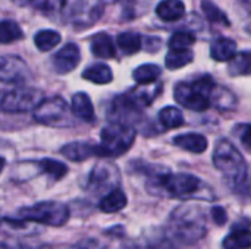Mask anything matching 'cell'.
Listing matches in <instances>:
<instances>
[{"label": "cell", "mask_w": 251, "mask_h": 249, "mask_svg": "<svg viewBox=\"0 0 251 249\" xmlns=\"http://www.w3.org/2000/svg\"><path fill=\"white\" fill-rule=\"evenodd\" d=\"M119 50L125 54H134L143 47V37L135 31H124L116 37Z\"/></svg>", "instance_id": "19"}, {"label": "cell", "mask_w": 251, "mask_h": 249, "mask_svg": "<svg viewBox=\"0 0 251 249\" xmlns=\"http://www.w3.org/2000/svg\"><path fill=\"white\" fill-rule=\"evenodd\" d=\"M29 76H31L29 69L21 57L12 56V54H6L1 57L0 79L3 82H10V84L19 85V84L25 82Z\"/></svg>", "instance_id": "10"}, {"label": "cell", "mask_w": 251, "mask_h": 249, "mask_svg": "<svg viewBox=\"0 0 251 249\" xmlns=\"http://www.w3.org/2000/svg\"><path fill=\"white\" fill-rule=\"evenodd\" d=\"M41 92L34 88H13L1 95V110L6 113H22L35 109L41 103Z\"/></svg>", "instance_id": "8"}, {"label": "cell", "mask_w": 251, "mask_h": 249, "mask_svg": "<svg viewBox=\"0 0 251 249\" xmlns=\"http://www.w3.org/2000/svg\"><path fill=\"white\" fill-rule=\"evenodd\" d=\"M135 139V131L125 123H112L103 128L100 134V144L96 145V156L119 157L125 154Z\"/></svg>", "instance_id": "6"}, {"label": "cell", "mask_w": 251, "mask_h": 249, "mask_svg": "<svg viewBox=\"0 0 251 249\" xmlns=\"http://www.w3.org/2000/svg\"><path fill=\"white\" fill-rule=\"evenodd\" d=\"M212 100H213V103L219 109H232L235 106V103H237L235 95L229 90L222 88V87H216L215 88L213 95H212Z\"/></svg>", "instance_id": "31"}, {"label": "cell", "mask_w": 251, "mask_h": 249, "mask_svg": "<svg viewBox=\"0 0 251 249\" xmlns=\"http://www.w3.org/2000/svg\"><path fill=\"white\" fill-rule=\"evenodd\" d=\"M228 72L232 76H250L251 75V50L237 53L229 62Z\"/></svg>", "instance_id": "21"}, {"label": "cell", "mask_w": 251, "mask_h": 249, "mask_svg": "<svg viewBox=\"0 0 251 249\" xmlns=\"http://www.w3.org/2000/svg\"><path fill=\"white\" fill-rule=\"evenodd\" d=\"M201 10L204 13V16L207 18V21H210L212 23H221V25H229L228 16L224 10H221L215 3H212L210 0H203L201 1Z\"/></svg>", "instance_id": "29"}, {"label": "cell", "mask_w": 251, "mask_h": 249, "mask_svg": "<svg viewBox=\"0 0 251 249\" xmlns=\"http://www.w3.org/2000/svg\"><path fill=\"white\" fill-rule=\"evenodd\" d=\"M241 1H243V3H244L246 6H249V7L251 9V0H241Z\"/></svg>", "instance_id": "39"}, {"label": "cell", "mask_w": 251, "mask_h": 249, "mask_svg": "<svg viewBox=\"0 0 251 249\" xmlns=\"http://www.w3.org/2000/svg\"><path fill=\"white\" fill-rule=\"evenodd\" d=\"M82 78L90 81V82H94V84H99V85H104V84L112 82L113 73H112V69L107 65L96 63V65L88 66L82 72Z\"/></svg>", "instance_id": "20"}, {"label": "cell", "mask_w": 251, "mask_h": 249, "mask_svg": "<svg viewBox=\"0 0 251 249\" xmlns=\"http://www.w3.org/2000/svg\"><path fill=\"white\" fill-rule=\"evenodd\" d=\"M71 110H72L74 116H76L78 119H81L84 122H94L96 120L93 103L85 92H76L72 97Z\"/></svg>", "instance_id": "14"}, {"label": "cell", "mask_w": 251, "mask_h": 249, "mask_svg": "<svg viewBox=\"0 0 251 249\" xmlns=\"http://www.w3.org/2000/svg\"><path fill=\"white\" fill-rule=\"evenodd\" d=\"M212 219L218 226H222L228 220V214L224 207H213L212 208Z\"/></svg>", "instance_id": "35"}, {"label": "cell", "mask_w": 251, "mask_h": 249, "mask_svg": "<svg viewBox=\"0 0 251 249\" xmlns=\"http://www.w3.org/2000/svg\"><path fill=\"white\" fill-rule=\"evenodd\" d=\"M91 53L99 59H113L116 48L112 37L107 32H97L91 38Z\"/></svg>", "instance_id": "15"}, {"label": "cell", "mask_w": 251, "mask_h": 249, "mask_svg": "<svg viewBox=\"0 0 251 249\" xmlns=\"http://www.w3.org/2000/svg\"><path fill=\"white\" fill-rule=\"evenodd\" d=\"M106 1V4H109V3H113V1H116V0H104Z\"/></svg>", "instance_id": "40"}, {"label": "cell", "mask_w": 251, "mask_h": 249, "mask_svg": "<svg viewBox=\"0 0 251 249\" xmlns=\"http://www.w3.org/2000/svg\"><path fill=\"white\" fill-rule=\"evenodd\" d=\"M1 249H26V248H25V247H21V245H10V247H9L6 242H3V244H1Z\"/></svg>", "instance_id": "38"}, {"label": "cell", "mask_w": 251, "mask_h": 249, "mask_svg": "<svg viewBox=\"0 0 251 249\" xmlns=\"http://www.w3.org/2000/svg\"><path fill=\"white\" fill-rule=\"evenodd\" d=\"M174 144L185 151L201 154L207 150V139L200 134H184L174 138Z\"/></svg>", "instance_id": "17"}, {"label": "cell", "mask_w": 251, "mask_h": 249, "mask_svg": "<svg viewBox=\"0 0 251 249\" xmlns=\"http://www.w3.org/2000/svg\"><path fill=\"white\" fill-rule=\"evenodd\" d=\"M206 230L203 210L196 204H182L171 214L168 232L182 244H196L206 235Z\"/></svg>", "instance_id": "2"}, {"label": "cell", "mask_w": 251, "mask_h": 249, "mask_svg": "<svg viewBox=\"0 0 251 249\" xmlns=\"http://www.w3.org/2000/svg\"><path fill=\"white\" fill-rule=\"evenodd\" d=\"M154 194L174 197L179 200H212L213 192L212 189L199 178L187 173H165L154 176L153 186Z\"/></svg>", "instance_id": "1"}, {"label": "cell", "mask_w": 251, "mask_h": 249, "mask_svg": "<svg viewBox=\"0 0 251 249\" xmlns=\"http://www.w3.org/2000/svg\"><path fill=\"white\" fill-rule=\"evenodd\" d=\"M215 167L232 183L240 185L247 178V163L241 153L226 139H221L213 153Z\"/></svg>", "instance_id": "5"}, {"label": "cell", "mask_w": 251, "mask_h": 249, "mask_svg": "<svg viewBox=\"0 0 251 249\" xmlns=\"http://www.w3.org/2000/svg\"><path fill=\"white\" fill-rule=\"evenodd\" d=\"M0 40L3 44H10L13 41L22 40L24 38V31L21 29V26L12 21V19H3L1 25H0Z\"/></svg>", "instance_id": "27"}, {"label": "cell", "mask_w": 251, "mask_h": 249, "mask_svg": "<svg viewBox=\"0 0 251 249\" xmlns=\"http://www.w3.org/2000/svg\"><path fill=\"white\" fill-rule=\"evenodd\" d=\"M156 15L166 22H174L185 15V4L181 0H162L156 6Z\"/></svg>", "instance_id": "16"}, {"label": "cell", "mask_w": 251, "mask_h": 249, "mask_svg": "<svg viewBox=\"0 0 251 249\" xmlns=\"http://www.w3.org/2000/svg\"><path fill=\"white\" fill-rule=\"evenodd\" d=\"M126 204H128L126 195L121 189L116 188V189H112L106 197H103V200L99 204V208L103 213L113 214V213H118V211L124 210L126 207Z\"/></svg>", "instance_id": "18"}, {"label": "cell", "mask_w": 251, "mask_h": 249, "mask_svg": "<svg viewBox=\"0 0 251 249\" xmlns=\"http://www.w3.org/2000/svg\"><path fill=\"white\" fill-rule=\"evenodd\" d=\"M151 0H122L124 13L128 19H132L147 10Z\"/></svg>", "instance_id": "33"}, {"label": "cell", "mask_w": 251, "mask_h": 249, "mask_svg": "<svg viewBox=\"0 0 251 249\" xmlns=\"http://www.w3.org/2000/svg\"><path fill=\"white\" fill-rule=\"evenodd\" d=\"M193 59H194V53L191 50H169V53L166 54L165 63L168 69L175 70V69H181L187 66L188 63L193 62Z\"/></svg>", "instance_id": "25"}, {"label": "cell", "mask_w": 251, "mask_h": 249, "mask_svg": "<svg viewBox=\"0 0 251 249\" xmlns=\"http://www.w3.org/2000/svg\"><path fill=\"white\" fill-rule=\"evenodd\" d=\"M79 60H81L79 47L75 43H68L57 53L53 54L51 65L56 73L66 75L79 65Z\"/></svg>", "instance_id": "11"}, {"label": "cell", "mask_w": 251, "mask_h": 249, "mask_svg": "<svg viewBox=\"0 0 251 249\" xmlns=\"http://www.w3.org/2000/svg\"><path fill=\"white\" fill-rule=\"evenodd\" d=\"M160 73H162V69L157 65L146 63V65H141V66H138V68L134 69L132 78L140 85H150L154 81H157V78L160 76Z\"/></svg>", "instance_id": "22"}, {"label": "cell", "mask_w": 251, "mask_h": 249, "mask_svg": "<svg viewBox=\"0 0 251 249\" xmlns=\"http://www.w3.org/2000/svg\"><path fill=\"white\" fill-rule=\"evenodd\" d=\"M210 56L216 62H231L237 56V43L232 38L219 37L210 45Z\"/></svg>", "instance_id": "12"}, {"label": "cell", "mask_w": 251, "mask_h": 249, "mask_svg": "<svg viewBox=\"0 0 251 249\" xmlns=\"http://www.w3.org/2000/svg\"><path fill=\"white\" fill-rule=\"evenodd\" d=\"M104 6V0H75L69 15L71 23L76 29H85L93 26L103 15Z\"/></svg>", "instance_id": "9"}, {"label": "cell", "mask_w": 251, "mask_h": 249, "mask_svg": "<svg viewBox=\"0 0 251 249\" xmlns=\"http://www.w3.org/2000/svg\"><path fill=\"white\" fill-rule=\"evenodd\" d=\"M19 220H7L12 223H25V222H35L40 225H47L53 227L63 226L69 219V210L65 204L59 201H41L31 207H24L18 213Z\"/></svg>", "instance_id": "4"}, {"label": "cell", "mask_w": 251, "mask_h": 249, "mask_svg": "<svg viewBox=\"0 0 251 249\" xmlns=\"http://www.w3.org/2000/svg\"><path fill=\"white\" fill-rule=\"evenodd\" d=\"M225 249H249L251 248V232L247 229H237L224 239Z\"/></svg>", "instance_id": "24"}, {"label": "cell", "mask_w": 251, "mask_h": 249, "mask_svg": "<svg viewBox=\"0 0 251 249\" xmlns=\"http://www.w3.org/2000/svg\"><path fill=\"white\" fill-rule=\"evenodd\" d=\"M72 110L68 103L56 95L50 98H44L35 109H34V119L43 125L51 128H69L74 126L72 120Z\"/></svg>", "instance_id": "7"}, {"label": "cell", "mask_w": 251, "mask_h": 249, "mask_svg": "<svg viewBox=\"0 0 251 249\" xmlns=\"http://www.w3.org/2000/svg\"><path fill=\"white\" fill-rule=\"evenodd\" d=\"M113 179H115V178H112L109 167L100 164V166H97V167L93 170L91 178H90V183H91L93 186H96V188H100V186L104 188V186H109V185L113 182Z\"/></svg>", "instance_id": "32"}, {"label": "cell", "mask_w": 251, "mask_h": 249, "mask_svg": "<svg viewBox=\"0 0 251 249\" xmlns=\"http://www.w3.org/2000/svg\"><path fill=\"white\" fill-rule=\"evenodd\" d=\"M60 154L71 161L79 163L96 156V145L87 142H69L60 148Z\"/></svg>", "instance_id": "13"}, {"label": "cell", "mask_w": 251, "mask_h": 249, "mask_svg": "<svg viewBox=\"0 0 251 249\" xmlns=\"http://www.w3.org/2000/svg\"><path fill=\"white\" fill-rule=\"evenodd\" d=\"M62 40V35L53 29H41L34 35V44L40 51H50Z\"/></svg>", "instance_id": "23"}, {"label": "cell", "mask_w": 251, "mask_h": 249, "mask_svg": "<svg viewBox=\"0 0 251 249\" xmlns=\"http://www.w3.org/2000/svg\"><path fill=\"white\" fill-rule=\"evenodd\" d=\"M237 132H238V136H240L243 145L251 151V123L238 126L237 128Z\"/></svg>", "instance_id": "34"}, {"label": "cell", "mask_w": 251, "mask_h": 249, "mask_svg": "<svg viewBox=\"0 0 251 249\" xmlns=\"http://www.w3.org/2000/svg\"><path fill=\"white\" fill-rule=\"evenodd\" d=\"M196 43V35L190 31H175L169 41V50H188Z\"/></svg>", "instance_id": "28"}, {"label": "cell", "mask_w": 251, "mask_h": 249, "mask_svg": "<svg viewBox=\"0 0 251 249\" xmlns=\"http://www.w3.org/2000/svg\"><path fill=\"white\" fill-rule=\"evenodd\" d=\"M12 1L18 6H28V4L35 3V0H12Z\"/></svg>", "instance_id": "37"}, {"label": "cell", "mask_w": 251, "mask_h": 249, "mask_svg": "<svg viewBox=\"0 0 251 249\" xmlns=\"http://www.w3.org/2000/svg\"><path fill=\"white\" fill-rule=\"evenodd\" d=\"M143 47L147 51H157L162 47V40L157 37H144L143 38Z\"/></svg>", "instance_id": "36"}, {"label": "cell", "mask_w": 251, "mask_h": 249, "mask_svg": "<svg viewBox=\"0 0 251 249\" xmlns=\"http://www.w3.org/2000/svg\"><path fill=\"white\" fill-rule=\"evenodd\" d=\"M159 122L166 128V129H174L179 128L184 125V114L179 109L176 107H165L159 112Z\"/></svg>", "instance_id": "26"}, {"label": "cell", "mask_w": 251, "mask_h": 249, "mask_svg": "<svg viewBox=\"0 0 251 249\" xmlns=\"http://www.w3.org/2000/svg\"><path fill=\"white\" fill-rule=\"evenodd\" d=\"M38 166H40V169L46 173V175H49V176H51L53 179H62L66 173H68V167L63 164V163H60V161H57V160H53V158H43L40 163H38Z\"/></svg>", "instance_id": "30"}, {"label": "cell", "mask_w": 251, "mask_h": 249, "mask_svg": "<svg viewBox=\"0 0 251 249\" xmlns=\"http://www.w3.org/2000/svg\"><path fill=\"white\" fill-rule=\"evenodd\" d=\"M215 88L213 78L204 75L193 82H179L175 87L174 97L181 106L194 112H203L210 106Z\"/></svg>", "instance_id": "3"}]
</instances>
